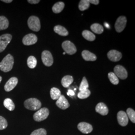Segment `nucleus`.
Returning a JSON list of instances; mask_svg holds the SVG:
<instances>
[{
    "mask_svg": "<svg viewBox=\"0 0 135 135\" xmlns=\"http://www.w3.org/2000/svg\"><path fill=\"white\" fill-rule=\"evenodd\" d=\"M90 7V3L88 0H81L79 4V9L81 11L87 10Z\"/></svg>",
    "mask_w": 135,
    "mask_h": 135,
    "instance_id": "bb28decb",
    "label": "nucleus"
},
{
    "mask_svg": "<svg viewBox=\"0 0 135 135\" xmlns=\"http://www.w3.org/2000/svg\"><path fill=\"white\" fill-rule=\"evenodd\" d=\"M116 76L122 80H125L128 77V72L125 68L121 65H117L114 69Z\"/></svg>",
    "mask_w": 135,
    "mask_h": 135,
    "instance_id": "1a4fd4ad",
    "label": "nucleus"
},
{
    "mask_svg": "<svg viewBox=\"0 0 135 135\" xmlns=\"http://www.w3.org/2000/svg\"><path fill=\"white\" fill-rule=\"evenodd\" d=\"M127 115L128 118L130 119L131 122L133 123H135V112L131 108H128L127 110Z\"/></svg>",
    "mask_w": 135,
    "mask_h": 135,
    "instance_id": "c756f323",
    "label": "nucleus"
},
{
    "mask_svg": "<svg viewBox=\"0 0 135 135\" xmlns=\"http://www.w3.org/2000/svg\"><path fill=\"white\" fill-rule=\"evenodd\" d=\"M82 56L86 61H95L97 60L96 56L88 50H84L82 52Z\"/></svg>",
    "mask_w": 135,
    "mask_h": 135,
    "instance_id": "f3484780",
    "label": "nucleus"
},
{
    "mask_svg": "<svg viewBox=\"0 0 135 135\" xmlns=\"http://www.w3.org/2000/svg\"><path fill=\"white\" fill-rule=\"evenodd\" d=\"M117 120L120 125L125 127L127 125L129 122V118L124 111H119L117 114Z\"/></svg>",
    "mask_w": 135,
    "mask_h": 135,
    "instance_id": "f8f14e48",
    "label": "nucleus"
},
{
    "mask_svg": "<svg viewBox=\"0 0 135 135\" xmlns=\"http://www.w3.org/2000/svg\"><path fill=\"white\" fill-rule=\"evenodd\" d=\"M83 37L89 41H94L96 39V36L91 32L88 30H84L82 32Z\"/></svg>",
    "mask_w": 135,
    "mask_h": 135,
    "instance_id": "4be33fe9",
    "label": "nucleus"
},
{
    "mask_svg": "<svg viewBox=\"0 0 135 135\" xmlns=\"http://www.w3.org/2000/svg\"><path fill=\"white\" fill-rule=\"evenodd\" d=\"M47 132L44 129H39L33 131L30 135H46Z\"/></svg>",
    "mask_w": 135,
    "mask_h": 135,
    "instance_id": "473e14b6",
    "label": "nucleus"
},
{
    "mask_svg": "<svg viewBox=\"0 0 135 135\" xmlns=\"http://www.w3.org/2000/svg\"><path fill=\"white\" fill-rule=\"evenodd\" d=\"M108 58L112 62H116L119 61L122 58V54L121 52L115 50H110L107 54Z\"/></svg>",
    "mask_w": 135,
    "mask_h": 135,
    "instance_id": "9b49d317",
    "label": "nucleus"
},
{
    "mask_svg": "<svg viewBox=\"0 0 135 135\" xmlns=\"http://www.w3.org/2000/svg\"><path fill=\"white\" fill-rule=\"evenodd\" d=\"M18 83V80L16 77H12L6 83L4 89L6 92H10L13 90L15 87L17 86Z\"/></svg>",
    "mask_w": 135,
    "mask_h": 135,
    "instance_id": "ddd939ff",
    "label": "nucleus"
},
{
    "mask_svg": "<svg viewBox=\"0 0 135 135\" xmlns=\"http://www.w3.org/2000/svg\"><path fill=\"white\" fill-rule=\"evenodd\" d=\"M14 60L13 57L8 54L0 63V70L4 72H8L13 67Z\"/></svg>",
    "mask_w": 135,
    "mask_h": 135,
    "instance_id": "f257e3e1",
    "label": "nucleus"
},
{
    "mask_svg": "<svg viewBox=\"0 0 135 135\" xmlns=\"http://www.w3.org/2000/svg\"><path fill=\"white\" fill-rule=\"evenodd\" d=\"M88 88H89L88 82V81H87L86 77H84L83 78L82 82L81 83L80 86L79 87V91H82L84 90H86L88 89Z\"/></svg>",
    "mask_w": 135,
    "mask_h": 135,
    "instance_id": "7c9ffc66",
    "label": "nucleus"
},
{
    "mask_svg": "<svg viewBox=\"0 0 135 135\" xmlns=\"http://www.w3.org/2000/svg\"><path fill=\"white\" fill-rule=\"evenodd\" d=\"M4 105L8 110L10 111L14 110L15 108L14 103L13 101L9 98L6 99L4 101Z\"/></svg>",
    "mask_w": 135,
    "mask_h": 135,
    "instance_id": "393cba45",
    "label": "nucleus"
},
{
    "mask_svg": "<svg viewBox=\"0 0 135 135\" xmlns=\"http://www.w3.org/2000/svg\"><path fill=\"white\" fill-rule=\"evenodd\" d=\"M54 32L57 34L62 36H67L69 32L65 27L60 25H57L54 28Z\"/></svg>",
    "mask_w": 135,
    "mask_h": 135,
    "instance_id": "a211bd4d",
    "label": "nucleus"
},
{
    "mask_svg": "<svg viewBox=\"0 0 135 135\" xmlns=\"http://www.w3.org/2000/svg\"><path fill=\"white\" fill-rule=\"evenodd\" d=\"M12 39V36L10 34H4L0 36V53L5 50Z\"/></svg>",
    "mask_w": 135,
    "mask_h": 135,
    "instance_id": "0eeeda50",
    "label": "nucleus"
},
{
    "mask_svg": "<svg viewBox=\"0 0 135 135\" xmlns=\"http://www.w3.org/2000/svg\"><path fill=\"white\" fill-rule=\"evenodd\" d=\"M74 81V78L72 76L70 75H67L64 76L61 80V84L63 87L68 88Z\"/></svg>",
    "mask_w": 135,
    "mask_h": 135,
    "instance_id": "6ab92c4d",
    "label": "nucleus"
},
{
    "mask_svg": "<svg viewBox=\"0 0 135 135\" xmlns=\"http://www.w3.org/2000/svg\"><path fill=\"white\" fill-rule=\"evenodd\" d=\"M25 108L30 110L36 111L40 109L42 104L38 99L36 98H30L24 102Z\"/></svg>",
    "mask_w": 135,
    "mask_h": 135,
    "instance_id": "f03ea898",
    "label": "nucleus"
},
{
    "mask_svg": "<svg viewBox=\"0 0 135 135\" xmlns=\"http://www.w3.org/2000/svg\"><path fill=\"white\" fill-rule=\"evenodd\" d=\"M50 95L53 100H57L62 95L61 92L59 89L53 87L51 89Z\"/></svg>",
    "mask_w": 135,
    "mask_h": 135,
    "instance_id": "aec40b11",
    "label": "nucleus"
},
{
    "mask_svg": "<svg viewBox=\"0 0 135 135\" xmlns=\"http://www.w3.org/2000/svg\"><path fill=\"white\" fill-rule=\"evenodd\" d=\"M38 41L37 37L34 34L26 35L23 39V43L26 46H30L36 43Z\"/></svg>",
    "mask_w": 135,
    "mask_h": 135,
    "instance_id": "9d476101",
    "label": "nucleus"
},
{
    "mask_svg": "<svg viewBox=\"0 0 135 135\" xmlns=\"http://www.w3.org/2000/svg\"><path fill=\"white\" fill-rule=\"evenodd\" d=\"M62 47L64 50L65 53L72 55L76 53L77 52V48L75 45L69 41H65L63 42Z\"/></svg>",
    "mask_w": 135,
    "mask_h": 135,
    "instance_id": "39448f33",
    "label": "nucleus"
},
{
    "mask_svg": "<svg viewBox=\"0 0 135 135\" xmlns=\"http://www.w3.org/2000/svg\"><path fill=\"white\" fill-rule=\"evenodd\" d=\"M108 78L111 83L113 85H117L119 83V80L118 78L116 76V75L113 72L109 73L108 74Z\"/></svg>",
    "mask_w": 135,
    "mask_h": 135,
    "instance_id": "cd10ccee",
    "label": "nucleus"
},
{
    "mask_svg": "<svg viewBox=\"0 0 135 135\" xmlns=\"http://www.w3.org/2000/svg\"><path fill=\"white\" fill-rule=\"evenodd\" d=\"M42 60L44 64L47 67L51 66L54 63L53 56L49 51H44L42 53Z\"/></svg>",
    "mask_w": 135,
    "mask_h": 135,
    "instance_id": "423d86ee",
    "label": "nucleus"
},
{
    "mask_svg": "<svg viewBox=\"0 0 135 135\" xmlns=\"http://www.w3.org/2000/svg\"><path fill=\"white\" fill-rule=\"evenodd\" d=\"M2 77H1V76H0V83L1 82V81H2Z\"/></svg>",
    "mask_w": 135,
    "mask_h": 135,
    "instance_id": "e433bc0d",
    "label": "nucleus"
},
{
    "mask_svg": "<svg viewBox=\"0 0 135 135\" xmlns=\"http://www.w3.org/2000/svg\"><path fill=\"white\" fill-rule=\"evenodd\" d=\"M2 2H5V3H11L12 2V0H8V1H6V0H3V1H2Z\"/></svg>",
    "mask_w": 135,
    "mask_h": 135,
    "instance_id": "c9c22d12",
    "label": "nucleus"
},
{
    "mask_svg": "<svg viewBox=\"0 0 135 135\" xmlns=\"http://www.w3.org/2000/svg\"><path fill=\"white\" fill-rule=\"evenodd\" d=\"M96 111L102 116H106L109 113V109L103 103H99L96 107Z\"/></svg>",
    "mask_w": 135,
    "mask_h": 135,
    "instance_id": "dca6fc26",
    "label": "nucleus"
},
{
    "mask_svg": "<svg viewBox=\"0 0 135 135\" xmlns=\"http://www.w3.org/2000/svg\"><path fill=\"white\" fill-rule=\"evenodd\" d=\"M90 3H92L93 4L97 5L99 4L100 1L99 0H88Z\"/></svg>",
    "mask_w": 135,
    "mask_h": 135,
    "instance_id": "72a5a7b5",
    "label": "nucleus"
},
{
    "mask_svg": "<svg viewBox=\"0 0 135 135\" xmlns=\"http://www.w3.org/2000/svg\"><path fill=\"white\" fill-rule=\"evenodd\" d=\"M56 105L61 109L65 110L70 107L69 103L64 95H61L56 102Z\"/></svg>",
    "mask_w": 135,
    "mask_h": 135,
    "instance_id": "2eb2a0df",
    "label": "nucleus"
},
{
    "mask_svg": "<svg viewBox=\"0 0 135 135\" xmlns=\"http://www.w3.org/2000/svg\"><path fill=\"white\" fill-rule=\"evenodd\" d=\"M127 20L125 16H120L116 20L115 28L116 32L121 33L125 28Z\"/></svg>",
    "mask_w": 135,
    "mask_h": 135,
    "instance_id": "6e6552de",
    "label": "nucleus"
},
{
    "mask_svg": "<svg viewBox=\"0 0 135 135\" xmlns=\"http://www.w3.org/2000/svg\"><path fill=\"white\" fill-rule=\"evenodd\" d=\"M49 115V110L46 108H43L39 109L34 114L33 118L34 120L37 122H41L46 120Z\"/></svg>",
    "mask_w": 135,
    "mask_h": 135,
    "instance_id": "20e7f679",
    "label": "nucleus"
},
{
    "mask_svg": "<svg viewBox=\"0 0 135 135\" xmlns=\"http://www.w3.org/2000/svg\"><path fill=\"white\" fill-rule=\"evenodd\" d=\"M37 61L36 58L33 56H30L27 59V65L30 69H34L36 67Z\"/></svg>",
    "mask_w": 135,
    "mask_h": 135,
    "instance_id": "a878e982",
    "label": "nucleus"
},
{
    "mask_svg": "<svg viewBox=\"0 0 135 135\" xmlns=\"http://www.w3.org/2000/svg\"><path fill=\"white\" fill-rule=\"evenodd\" d=\"M91 95V92L89 89L84 90L80 92L78 94V97L80 99H84L88 98Z\"/></svg>",
    "mask_w": 135,
    "mask_h": 135,
    "instance_id": "c85d7f7f",
    "label": "nucleus"
},
{
    "mask_svg": "<svg viewBox=\"0 0 135 135\" xmlns=\"http://www.w3.org/2000/svg\"><path fill=\"white\" fill-rule=\"evenodd\" d=\"M8 126L7 121L5 118L2 116H0V130L5 129Z\"/></svg>",
    "mask_w": 135,
    "mask_h": 135,
    "instance_id": "2f4dec72",
    "label": "nucleus"
},
{
    "mask_svg": "<svg viewBox=\"0 0 135 135\" xmlns=\"http://www.w3.org/2000/svg\"><path fill=\"white\" fill-rule=\"evenodd\" d=\"M9 22L8 20L4 16H0V31L7 29Z\"/></svg>",
    "mask_w": 135,
    "mask_h": 135,
    "instance_id": "b1692460",
    "label": "nucleus"
},
{
    "mask_svg": "<svg viewBox=\"0 0 135 135\" xmlns=\"http://www.w3.org/2000/svg\"><path fill=\"white\" fill-rule=\"evenodd\" d=\"M63 54H64V55H65V52H64V53H63Z\"/></svg>",
    "mask_w": 135,
    "mask_h": 135,
    "instance_id": "4c0bfd02",
    "label": "nucleus"
},
{
    "mask_svg": "<svg viewBox=\"0 0 135 135\" xmlns=\"http://www.w3.org/2000/svg\"><path fill=\"white\" fill-rule=\"evenodd\" d=\"M65 7V4L62 2H59L56 3L52 7V11L54 13L58 14L63 11Z\"/></svg>",
    "mask_w": 135,
    "mask_h": 135,
    "instance_id": "412c9836",
    "label": "nucleus"
},
{
    "mask_svg": "<svg viewBox=\"0 0 135 135\" xmlns=\"http://www.w3.org/2000/svg\"><path fill=\"white\" fill-rule=\"evenodd\" d=\"M78 128L84 134H89L93 131L92 126L86 122H81L78 125Z\"/></svg>",
    "mask_w": 135,
    "mask_h": 135,
    "instance_id": "4468645a",
    "label": "nucleus"
},
{
    "mask_svg": "<svg viewBox=\"0 0 135 135\" xmlns=\"http://www.w3.org/2000/svg\"><path fill=\"white\" fill-rule=\"evenodd\" d=\"M40 2V0H28V2H29V3L32 4H38Z\"/></svg>",
    "mask_w": 135,
    "mask_h": 135,
    "instance_id": "f704fd0d",
    "label": "nucleus"
},
{
    "mask_svg": "<svg viewBox=\"0 0 135 135\" xmlns=\"http://www.w3.org/2000/svg\"><path fill=\"white\" fill-rule=\"evenodd\" d=\"M28 25L29 28L35 32H38L41 29L40 21L36 16H31L28 20Z\"/></svg>",
    "mask_w": 135,
    "mask_h": 135,
    "instance_id": "7ed1b4c3",
    "label": "nucleus"
},
{
    "mask_svg": "<svg viewBox=\"0 0 135 135\" xmlns=\"http://www.w3.org/2000/svg\"><path fill=\"white\" fill-rule=\"evenodd\" d=\"M91 29L92 31L97 34H101L104 32V28L101 25L94 23L91 26Z\"/></svg>",
    "mask_w": 135,
    "mask_h": 135,
    "instance_id": "5701e85b",
    "label": "nucleus"
}]
</instances>
